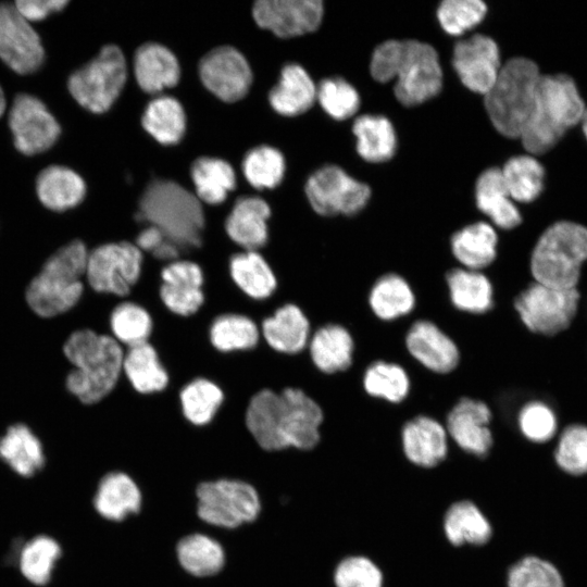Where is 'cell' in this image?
Here are the masks:
<instances>
[{
	"instance_id": "10",
	"label": "cell",
	"mask_w": 587,
	"mask_h": 587,
	"mask_svg": "<svg viewBox=\"0 0 587 587\" xmlns=\"http://www.w3.org/2000/svg\"><path fill=\"white\" fill-rule=\"evenodd\" d=\"M127 80V62L115 45L103 46L97 57L67 79L73 99L85 110L104 113L114 104Z\"/></svg>"
},
{
	"instance_id": "4",
	"label": "cell",
	"mask_w": 587,
	"mask_h": 587,
	"mask_svg": "<svg viewBox=\"0 0 587 587\" xmlns=\"http://www.w3.org/2000/svg\"><path fill=\"white\" fill-rule=\"evenodd\" d=\"M134 218L158 227L179 247L182 259H189L203 245L207 225L201 201L176 182L158 178L149 183Z\"/></svg>"
},
{
	"instance_id": "56",
	"label": "cell",
	"mask_w": 587,
	"mask_h": 587,
	"mask_svg": "<svg viewBox=\"0 0 587 587\" xmlns=\"http://www.w3.org/2000/svg\"><path fill=\"white\" fill-rule=\"evenodd\" d=\"M164 234L153 225H145L134 238V243L143 254L152 253L164 240Z\"/></svg>"
},
{
	"instance_id": "16",
	"label": "cell",
	"mask_w": 587,
	"mask_h": 587,
	"mask_svg": "<svg viewBox=\"0 0 587 587\" xmlns=\"http://www.w3.org/2000/svg\"><path fill=\"white\" fill-rule=\"evenodd\" d=\"M203 86L224 102L242 99L252 85V70L243 54L232 46L210 50L199 62Z\"/></svg>"
},
{
	"instance_id": "34",
	"label": "cell",
	"mask_w": 587,
	"mask_h": 587,
	"mask_svg": "<svg viewBox=\"0 0 587 587\" xmlns=\"http://www.w3.org/2000/svg\"><path fill=\"white\" fill-rule=\"evenodd\" d=\"M123 375L132 388L143 396L162 392L170 382L168 373L150 342L125 348Z\"/></svg>"
},
{
	"instance_id": "6",
	"label": "cell",
	"mask_w": 587,
	"mask_h": 587,
	"mask_svg": "<svg viewBox=\"0 0 587 587\" xmlns=\"http://www.w3.org/2000/svg\"><path fill=\"white\" fill-rule=\"evenodd\" d=\"M89 250L75 239L51 254L26 289V301L34 313L53 317L67 312L85 290Z\"/></svg>"
},
{
	"instance_id": "17",
	"label": "cell",
	"mask_w": 587,
	"mask_h": 587,
	"mask_svg": "<svg viewBox=\"0 0 587 587\" xmlns=\"http://www.w3.org/2000/svg\"><path fill=\"white\" fill-rule=\"evenodd\" d=\"M491 420V410L485 402L462 398L449 411L445 427L459 450L483 460L488 458L495 444Z\"/></svg>"
},
{
	"instance_id": "47",
	"label": "cell",
	"mask_w": 587,
	"mask_h": 587,
	"mask_svg": "<svg viewBox=\"0 0 587 587\" xmlns=\"http://www.w3.org/2000/svg\"><path fill=\"white\" fill-rule=\"evenodd\" d=\"M363 388L367 395L391 403L403 401L410 392V378L399 364L375 361L364 372Z\"/></svg>"
},
{
	"instance_id": "18",
	"label": "cell",
	"mask_w": 587,
	"mask_h": 587,
	"mask_svg": "<svg viewBox=\"0 0 587 587\" xmlns=\"http://www.w3.org/2000/svg\"><path fill=\"white\" fill-rule=\"evenodd\" d=\"M323 13L320 0H259L252 8L259 27L285 39L316 30Z\"/></svg>"
},
{
	"instance_id": "50",
	"label": "cell",
	"mask_w": 587,
	"mask_h": 587,
	"mask_svg": "<svg viewBox=\"0 0 587 587\" xmlns=\"http://www.w3.org/2000/svg\"><path fill=\"white\" fill-rule=\"evenodd\" d=\"M553 461L566 475H587V425L575 423L561 432L553 451Z\"/></svg>"
},
{
	"instance_id": "23",
	"label": "cell",
	"mask_w": 587,
	"mask_h": 587,
	"mask_svg": "<svg viewBox=\"0 0 587 587\" xmlns=\"http://www.w3.org/2000/svg\"><path fill=\"white\" fill-rule=\"evenodd\" d=\"M404 340L412 358L434 373H450L459 364L458 346L430 321L420 320L413 323Z\"/></svg>"
},
{
	"instance_id": "58",
	"label": "cell",
	"mask_w": 587,
	"mask_h": 587,
	"mask_svg": "<svg viewBox=\"0 0 587 587\" xmlns=\"http://www.w3.org/2000/svg\"><path fill=\"white\" fill-rule=\"evenodd\" d=\"M5 110H7L5 93L0 85V117L4 114Z\"/></svg>"
},
{
	"instance_id": "24",
	"label": "cell",
	"mask_w": 587,
	"mask_h": 587,
	"mask_svg": "<svg viewBox=\"0 0 587 587\" xmlns=\"http://www.w3.org/2000/svg\"><path fill=\"white\" fill-rule=\"evenodd\" d=\"M263 341L274 352L297 355L307 350L312 326L300 307L285 303L259 325Z\"/></svg>"
},
{
	"instance_id": "21",
	"label": "cell",
	"mask_w": 587,
	"mask_h": 587,
	"mask_svg": "<svg viewBox=\"0 0 587 587\" xmlns=\"http://www.w3.org/2000/svg\"><path fill=\"white\" fill-rule=\"evenodd\" d=\"M400 445L405 461L421 470L440 466L450 452L445 425L427 415H417L403 424Z\"/></svg>"
},
{
	"instance_id": "55",
	"label": "cell",
	"mask_w": 587,
	"mask_h": 587,
	"mask_svg": "<svg viewBox=\"0 0 587 587\" xmlns=\"http://www.w3.org/2000/svg\"><path fill=\"white\" fill-rule=\"evenodd\" d=\"M20 14L29 23L39 22L50 14L60 12L67 4V0H16L13 2Z\"/></svg>"
},
{
	"instance_id": "13",
	"label": "cell",
	"mask_w": 587,
	"mask_h": 587,
	"mask_svg": "<svg viewBox=\"0 0 587 587\" xmlns=\"http://www.w3.org/2000/svg\"><path fill=\"white\" fill-rule=\"evenodd\" d=\"M305 195L312 209L320 215H353L365 207L371 189L339 166L326 165L308 178Z\"/></svg>"
},
{
	"instance_id": "31",
	"label": "cell",
	"mask_w": 587,
	"mask_h": 587,
	"mask_svg": "<svg viewBox=\"0 0 587 587\" xmlns=\"http://www.w3.org/2000/svg\"><path fill=\"white\" fill-rule=\"evenodd\" d=\"M228 274L238 290L254 301L267 300L277 288V278L260 251L234 252L228 260Z\"/></svg>"
},
{
	"instance_id": "42",
	"label": "cell",
	"mask_w": 587,
	"mask_h": 587,
	"mask_svg": "<svg viewBox=\"0 0 587 587\" xmlns=\"http://www.w3.org/2000/svg\"><path fill=\"white\" fill-rule=\"evenodd\" d=\"M178 397L184 419L196 427L211 424L225 398L220 386L204 377L187 383Z\"/></svg>"
},
{
	"instance_id": "2",
	"label": "cell",
	"mask_w": 587,
	"mask_h": 587,
	"mask_svg": "<svg viewBox=\"0 0 587 587\" xmlns=\"http://www.w3.org/2000/svg\"><path fill=\"white\" fill-rule=\"evenodd\" d=\"M73 369L65 378L66 389L85 405L108 398L123 376L125 348L110 334L92 328L73 332L63 346Z\"/></svg>"
},
{
	"instance_id": "19",
	"label": "cell",
	"mask_w": 587,
	"mask_h": 587,
	"mask_svg": "<svg viewBox=\"0 0 587 587\" xmlns=\"http://www.w3.org/2000/svg\"><path fill=\"white\" fill-rule=\"evenodd\" d=\"M159 297L165 309L180 317L195 315L204 303V275L201 266L179 259L160 271Z\"/></svg>"
},
{
	"instance_id": "25",
	"label": "cell",
	"mask_w": 587,
	"mask_h": 587,
	"mask_svg": "<svg viewBox=\"0 0 587 587\" xmlns=\"http://www.w3.org/2000/svg\"><path fill=\"white\" fill-rule=\"evenodd\" d=\"M442 534L454 548L484 547L494 536V527L482 508L470 499L453 501L441 519Z\"/></svg>"
},
{
	"instance_id": "26",
	"label": "cell",
	"mask_w": 587,
	"mask_h": 587,
	"mask_svg": "<svg viewBox=\"0 0 587 587\" xmlns=\"http://www.w3.org/2000/svg\"><path fill=\"white\" fill-rule=\"evenodd\" d=\"M354 342L350 332L337 323H325L313 329L307 352L321 374L346 371L352 363Z\"/></svg>"
},
{
	"instance_id": "14",
	"label": "cell",
	"mask_w": 587,
	"mask_h": 587,
	"mask_svg": "<svg viewBox=\"0 0 587 587\" xmlns=\"http://www.w3.org/2000/svg\"><path fill=\"white\" fill-rule=\"evenodd\" d=\"M14 147L24 155L42 153L58 141L61 126L47 105L29 93L14 97L8 113Z\"/></svg>"
},
{
	"instance_id": "11",
	"label": "cell",
	"mask_w": 587,
	"mask_h": 587,
	"mask_svg": "<svg viewBox=\"0 0 587 587\" xmlns=\"http://www.w3.org/2000/svg\"><path fill=\"white\" fill-rule=\"evenodd\" d=\"M145 254L130 240L89 250L85 278L92 291L125 300L140 279Z\"/></svg>"
},
{
	"instance_id": "8",
	"label": "cell",
	"mask_w": 587,
	"mask_h": 587,
	"mask_svg": "<svg viewBox=\"0 0 587 587\" xmlns=\"http://www.w3.org/2000/svg\"><path fill=\"white\" fill-rule=\"evenodd\" d=\"M587 261V227L573 221L548 226L530 255V273L536 283L575 289L582 265Z\"/></svg>"
},
{
	"instance_id": "3",
	"label": "cell",
	"mask_w": 587,
	"mask_h": 587,
	"mask_svg": "<svg viewBox=\"0 0 587 587\" xmlns=\"http://www.w3.org/2000/svg\"><path fill=\"white\" fill-rule=\"evenodd\" d=\"M370 72L379 83L396 78L395 96L407 107L436 97L442 87V72L436 50L417 40H387L372 55Z\"/></svg>"
},
{
	"instance_id": "53",
	"label": "cell",
	"mask_w": 587,
	"mask_h": 587,
	"mask_svg": "<svg viewBox=\"0 0 587 587\" xmlns=\"http://www.w3.org/2000/svg\"><path fill=\"white\" fill-rule=\"evenodd\" d=\"M517 427L522 436L533 444H546L558 432L554 411L542 401H529L517 414Z\"/></svg>"
},
{
	"instance_id": "1",
	"label": "cell",
	"mask_w": 587,
	"mask_h": 587,
	"mask_svg": "<svg viewBox=\"0 0 587 587\" xmlns=\"http://www.w3.org/2000/svg\"><path fill=\"white\" fill-rule=\"evenodd\" d=\"M325 413L321 404L297 387L276 392L262 389L249 401L245 424L266 452L312 451L321 442Z\"/></svg>"
},
{
	"instance_id": "12",
	"label": "cell",
	"mask_w": 587,
	"mask_h": 587,
	"mask_svg": "<svg viewBox=\"0 0 587 587\" xmlns=\"http://www.w3.org/2000/svg\"><path fill=\"white\" fill-rule=\"evenodd\" d=\"M580 295L534 282L514 300V309L524 326L539 335L554 336L573 322Z\"/></svg>"
},
{
	"instance_id": "20",
	"label": "cell",
	"mask_w": 587,
	"mask_h": 587,
	"mask_svg": "<svg viewBox=\"0 0 587 587\" xmlns=\"http://www.w3.org/2000/svg\"><path fill=\"white\" fill-rule=\"evenodd\" d=\"M452 65L466 88L485 96L502 66L498 45L482 34L461 40L454 46Z\"/></svg>"
},
{
	"instance_id": "49",
	"label": "cell",
	"mask_w": 587,
	"mask_h": 587,
	"mask_svg": "<svg viewBox=\"0 0 587 587\" xmlns=\"http://www.w3.org/2000/svg\"><path fill=\"white\" fill-rule=\"evenodd\" d=\"M61 555L60 545L51 537L37 536L26 542L18 554L22 574L35 585H45L50 578L57 560Z\"/></svg>"
},
{
	"instance_id": "32",
	"label": "cell",
	"mask_w": 587,
	"mask_h": 587,
	"mask_svg": "<svg viewBox=\"0 0 587 587\" xmlns=\"http://www.w3.org/2000/svg\"><path fill=\"white\" fill-rule=\"evenodd\" d=\"M316 100V87L307 71L296 64L285 65L277 83L268 92L273 110L284 116L307 112Z\"/></svg>"
},
{
	"instance_id": "44",
	"label": "cell",
	"mask_w": 587,
	"mask_h": 587,
	"mask_svg": "<svg viewBox=\"0 0 587 587\" xmlns=\"http://www.w3.org/2000/svg\"><path fill=\"white\" fill-rule=\"evenodd\" d=\"M108 324L109 334L124 348L149 342L153 330L149 311L130 300H121L113 307Z\"/></svg>"
},
{
	"instance_id": "46",
	"label": "cell",
	"mask_w": 587,
	"mask_h": 587,
	"mask_svg": "<svg viewBox=\"0 0 587 587\" xmlns=\"http://www.w3.org/2000/svg\"><path fill=\"white\" fill-rule=\"evenodd\" d=\"M504 587H566V582L561 570L548 558L526 553L508 566Z\"/></svg>"
},
{
	"instance_id": "57",
	"label": "cell",
	"mask_w": 587,
	"mask_h": 587,
	"mask_svg": "<svg viewBox=\"0 0 587 587\" xmlns=\"http://www.w3.org/2000/svg\"><path fill=\"white\" fill-rule=\"evenodd\" d=\"M148 255L160 265L164 266L182 259V251L177 245L165 239L152 253Z\"/></svg>"
},
{
	"instance_id": "9",
	"label": "cell",
	"mask_w": 587,
	"mask_h": 587,
	"mask_svg": "<svg viewBox=\"0 0 587 587\" xmlns=\"http://www.w3.org/2000/svg\"><path fill=\"white\" fill-rule=\"evenodd\" d=\"M196 516L209 526L235 530L255 522L262 512L259 490L241 478L201 480L195 489Z\"/></svg>"
},
{
	"instance_id": "37",
	"label": "cell",
	"mask_w": 587,
	"mask_h": 587,
	"mask_svg": "<svg viewBox=\"0 0 587 587\" xmlns=\"http://www.w3.org/2000/svg\"><path fill=\"white\" fill-rule=\"evenodd\" d=\"M0 459L22 476H33L45 463L40 440L21 423L11 425L0 437Z\"/></svg>"
},
{
	"instance_id": "7",
	"label": "cell",
	"mask_w": 587,
	"mask_h": 587,
	"mask_svg": "<svg viewBox=\"0 0 587 587\" xmlns=\"http://www.w3.org/2000/svg\"><path fill=\"white\" fill-rule=\"evenodd\" d=\"M540 77L537 64L527 58H512L501 66L484 96L488 116L501 135L520 138L534 113Z\"/></svg>"
},
{
	"instance_id": "15",
	"label": "cell",
	"mask_w": 587,
	"mask_h": 587,
	"mask_svg": "<svg viewBox=\"0 0 587 587\" xmlns=\"http://www.w3.org/2000/svg\"><path fill=\"white\" fill-rule=\"evenodd\" d=\"M0 60L20 75L35 73L45 61L38 33L14 3L0 2Z\"/></svg>"
},
{
	"instance_id": "38",
	"label": "cell",
	"mask_w": 587,
	"mask_h": 587,
	"mask_svg": "<svg viewBox=\"0 0 587 587\" xmlns=\"http://www.w3.org/2000/svg\"><path fill=\"white\" fill-rule=\"evenodd\" d=\"M261 339L259 325L249 316L239 313L221 314L209 327V341L220 353L253 350Z\"/></svg>"
},
{
	"instance_id": "59",
	"label": "cell",
	"mask_w": 587,
	"mask_h": 587,
	"mask_svg": "<svg viewBox=\"0 0 587 587\" xmlns=\"http://www.w3.org/2000/svg\"><path fill=\"white\" fill-rule=\"evenodd\" d=\"M580 124H582V129H583V133H584V136L587 140V108L585 110V113L582 117V121H580Z\"/></svg>"
},
{
	"instance_id": "52",
	"label": "cell",
	"mask_w": 587,
	"mask_h": 587,
	"mask_svg": "<svg viewBox=\"0 0 587 587\" xmlns=\"http://www.w3.org/2000/svg\"><path fill=\"white\" fill-rule=\"evenodd\" d=\"M316 99L322 109L338 121L352 116L360 105L355 88L339 77L322 80L316 87Z\"/></svg>"
},
{
	"instance_id": "5",
	"label": "cell",
	"mask_w": 587,
	"mask_h": 587,
	"mask_svg": "<svg viewBox=\"0 0 587 587\" xmlns=\"http://www.w3.org/2000/svg\"><path fill=\"white\" fill-rule=\"evenodd\" d=\"M586 108L571 76L541 75L534 113L520 136L526 151L534 155L553 148L569 128L580 123Z\"/></svg>"
},
{
	"instance_id": "48",
	"label": "cell",
	"mask_w": 587,
	"mask_h": 587,
	"mask_svg": "<svg viewBox=\"0 0 587 587\" xmlns=\"http://www.w3.org/2000/svg\"><path fill=\"white\" fill-rule=\"evenodd\" d=\"M286 171L283 153L271 146L262 145L247 152L242 172L247 182L257 189H272L280 184Z\"/></svg>"
},
{
	"instance_id": "33",
	"label": "cell",
	"mask_w": 587,
	"mask_h": 587,
	"mask_svg": "<svg viewBox=\"0 0 587 587\" xmlns=\"http://www.w3.org/2000/svg\"><path fill=\"white\" fill-rule=\"evenodd\" d=\"M477 208L502 229H512L522 222V215L511 198L500 168L484 171L476 182Z\"/></svg>"
},
{
	"instance_id": "51",
	"label": "cell",
	"mask_w": 587,
	"mask_h": 587,
	"mask_svg": "<svg viewBox=\"0 0 587 587\" xmlns=\"http://www.w3.org/2000/svg\"><path fill=\"white\" fill-rule=\"evenodd\" d=\"M332 582L334 587H385V574L372 558L355 553L336 563Z\"/></svg>"
},
{
	"instance_id": "35",
	"label": "cell",
	"mask_w": 587,
	"mask_h": 587,
	"mask_svg": "<svg viewBox=\"0 0 587 587\" xmlns=\"http://www.w3.org/2000/svg\"><path fill=\"white\" fill-rule=\"evenodd\" d=\"M450 243L453 257L467 270L482 271L497 257V233L485 222H477L458 230L452 235Z\"/></svg>"
},
{
	"instance_id": "36",
	"label": "cell",
	"mask_w": 587,
	"mask_h": 587,
	"mask_svg": "<svg viewBox=\"0 0 587 587\" xmlns=\"http://www.w3.org/2000/svg\"><path fill=\"white\" fill-rule=\"evenodd\" d=\"M450 300L462 312L483 314L494 305V288L480 271L458 267L446 275Z\"/></svg>"
},
{
	"instance_id": "28",
	"label": "cell",
	"mask_w": 587,
	"mask_h": 587,
	"mask_svg": "<svg viewBox=\"0 0 587 587\" xmlns=\"http://www.w3.org/2000/svg\"><path fill=\"white\" fill-rule=\"evenodd\" d=\"M134 75L138 86L147 93H159L176 86L180 66L175 54L158 42L141 45L134 55Z\"/></svg>"
},
{
	"instance_id": "30",
	"label": "cell",
	"mask_w": 587,
	"mask_h": 587,
	"mask_svg": "<svg viewBox=\"0 0 587 587\" xmlns=\"http://www.w3.org/2000/svg\"><path fill=\"white\" fill-rule=\"evenodd\" d=\"M36 195L40 203L55 212L77 207L87 192L84 178L64 165H49L36 178Z\"/></svg>"
},
{
	"instance_id": "43",
	"label": "cell",
	"mask_w": 587,
	"mask_h": 587,
	"mask_svg": "<svg viewBox=\"0 0 587 587\" xmlns=\"http://www.w3.org/2000/svg\"><path fill=\"white\" fill-rule=\"evenodd\" d=\"M358 153L367 162L379 163L392 158L396 150L395 129L384 116L362 115L352 126Z\"/></svg>"
},
{
	"instance_id": "27",
	"label": "cell",
	"mask_w": 587,
	"mask_h": 587,
	"mask_svg": "<svg viewBox=\"0 0 587 587\" xmlns=\"http://www.w3.org/2000/svg\"><path fill=\"white\" fill-rule=\"evenodd\" d=\"M143 504V495L138 483L127 473L114 471L100 480L93 505L103 519L122 522L132 514H138Z\"/></svg>"
},
{
	"instance_id": "54",
	"label": "cell",
	"mask_w": 587,
	"mask_h": 587,
	"mask_svg": "<svg viewBox=\"0 0 587 587\" xmlns=\"http://www.w3.org/2000/svg\"><path fill=\"white\" fill-rule=\"evenodd\" d=\"M486 4L480 0H445L437 10L442 29L450 35H462L485 17Z\"/></svg>"
},
{
	"instance_id": "41",
	"label": "cell",
	"mask_w": 587,
	"mask_h": 587,
	"mask_svg": "<svg viewBox=\"0 0 587 587\" xmlns=\"http://www.w3.org/2000/svg\"><path fill=\"white\" fill-rule=\"evenodd\" d=\"M141 125L143 129L162 145L179 142L186 130V114L180 102L170 96H159L146 107Z\"/></svg>"
},
{
	"instance_id": "39",
	"label": "cell",
	"mask_w": 587,
	"mask_h": 587,
	"mask_svg": "<svg viewBox=\"0 0 587 587\" xmlns=\"http://www.w3.org/2000/svg\"><path fill=\"white\" fill-rule=\"evenodd\" d=\"M197 198L207 204L217 205L236 187V173L225 160L211 157L197 159L190 170Z\"/></svg>"
},
{
	"instance_id": "45",
	"label": "cell",
	"mask_w": 587,
	"mask_h": 587,
	"mask_svg": "<svg viewBox=\"0 0 587 587\" xmlns=\"http://www.w3.org/2000/svg\"><path fill=\"white\" fill-rule=\"evenodd\" d=\"M513 201L528 203L539 197L545 184V168L532 154L510 158L501 168Z\"/></svg>"
},
{
	"instance_id": "22",
	"label": "cell",
	"mask_w": 587,
	"mask_h": 587,
	"mask_svg": "<svg viewBox=\"0 0 587 587\" xmlns=\"http://www.w3.org/2000/svg\"><path fill=\"white\" fill-rule=\"evenodd\" d=\"M272 210L260 197H241L226 215L223 229L239 250L261 251L270 240Z\"/></svg>"
},
{
	"instance_id": "29",
	"label": "cell",
	"mask_w": 587,
	"mask_h": 587,
	"mask_svg": "<svg viewBox=\"0 0 587 587\" xmlns=\"http://www.w3.org/2000/svg\"><path fill=\"white\" fill-rule=\"evenodd\" d=\"M175 557L183 572L198 579L218 575L227 562L224 546L208 534L199 532L186 534L178 539Z\"/></svg>"
},
{
	"instance_id": "40",
	"label": "cell",
	"mask_w": 587,
	"mask_h": 587,
	"mask_svg": "<svg viewBox=\"0 0 587 587\" xmlns=\"http://www.w3.org/2000/svg\"><path fill=\"white\" fill-rule=\"evenodd\" d=\"M415 302L410 284L395 273L380 276L369 294V305L382 321H394L408 315L414 309Z\"/></svg>"
}]
</instances>
